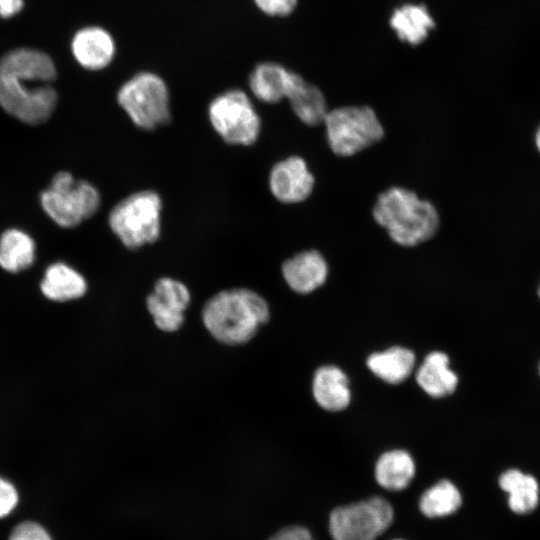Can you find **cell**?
<instances>
[{
	"mask_svg": "<svg viewBox=\"0 0 540 540\" xmlns=\"http://www.w3.org/2000/svg\"><path fill=\"white\" fill-rule=\"evenodd\" d=\"M20 496L15 485L0 476V520L14 513L19 505Z\"/></svg>",
	"mask_w": 540,
	"mask_h": 540,
	"instance_id": "cell-26",
	"label": "cell"
},
{
	"mask_svg": "<svg viewBox=\"0 0 540 540\" xmlns=\"http://www.w3.org/2000/svg\"><path fill=\"white\" fill-rule=\"evenodd\" d=\"M23 0H0V16L11 17L18 13L23 7Z\"/></svg>",
	"mask_w": 540,
	"mask_h": 540,
	"instance_id": "cell-29",
	"label": "cell"
},
{
	"mask_svg": "<svg viewBox=\"0 0 540 540\" xmlns=\"http://www.w3.org/2000/svg\"><path fill=\"white\" fill-rule=\"evenodd\" d=\"M315 176L306 160L291 155L277 161L268 174V187L273 197L284 204H295L306 200L313 191Z\"/></svg>",
	"mask_w": 540,
	"mask_h": 540,
	"instance_id": "cell-11",
	"label": "cell"
},
{
	"mask_svg": "<svg viewBox=\"0 0 540 540\" xmlns=\"http://www.w3.org/2000/svg\"><path fill=\"white\" fill-rule=\"evenodd\" d=\"M8 540H54L49 530L35 520H23L10 531Z\"/></svg>",
	"mask_w": 540,
	"mask_h": 540,
	"instance_id": "cell-25",
	"label": "cell"
},
{
	"mask_svg": "<svg viewBox=\"0 0 540 540\" xmlns=\"http://www.w3.org/2000/svg\"><path fill=\"white\" fill-rule=\"evenodd\" d=\"M416 472L412 456L405 450L383 453L375 464L376 482L389 491H400L408 487Z\"/></svg>",
	"mask_w": 540,
	"mask_h": 540,
	"instance_id": "cell-18",
	"label": "cell"
},
{
	"mask_svg": "<svg viewBox=\"0 0 540 540\" xmlns=\"http://www.w3.org/2000/svg\"><path fill=\"white\" fill-rule=\"evenodd\" d=\"M539 371H540V367H539Z\"/></svg>",
	"mask_w": 540,
	"mask_h": 540,
	"instance_id": "cell-33",
	"label": "cell"
},
{
	"mask_svg": "<svg viewBox=\"0 0 540 540\" xmlns=\"http://www.w3.org/2000/svg\"><path fill=\"white\" fill-rule=\"evenodd\" d=\"M416 381L428 395L440 398L454 392L458 377L449 367L448 356L434 351L429 353L419 366Z\"/></svg>",
	"mask_w": 540,
	"mask_h": 540,
	"instance_id": "cell-17",
	"label": "cell"
},
{
	"mask_svg": "<svg viewBox=\"0 0 540 540\" xmlns=\"http://www.w3.org/2000/svg\"><path fill=\"white\" fill-rule=\"evenodd\" d=\"M256 7L271 17H286L294 12L298 0H253Z\"/></svg>",
	"mask_w": 540,
	"mask_h": 540,
	"instance_id": "cell-27",
	"label": "cell"
},
{
	"mask_svg": "<svg viewBox=\"0 0 540 540\" xmlns=\"http://www.w3.org/2000/svg\"><path fill=\"white\" fill-rule=\"evenodd\" d=\"M394 509L381 497L335 507L329 514L328 530L332 540H376L391 526Z\"/></svg>",
	"mask_w": 540,
	"mask_h": 540,
	"instance_id": "cell-8",
	"label": "cell"
},
{
	"mask_svg": "<svg viewBox=\"0 0 540 540\" xmlns=\"http://www.w3.org/2000/svg\"><path fill=\"white\" fill-rule=\"evenodd\" d=\"M42 293L53 301H68L83 296L87 290L85 278L64 263L50 265L41 283Z\"/></svg>",
	"mask_w": 540,
	"mask_h": 540,
	"instance_id": "cell-20",
	"label": "cell"
},
{
	"mask_svg": "<svg viewBox=\"0 0 540 540\" xmlns=\"http://www.w3.org/2000/svg\"><path fill=\"white\" fill-rule=\"evenodd\" d=\"M190 301L188 287L180 280L165 276L154 283L146 297V307L160 330L174 332L182 326Z\"/></svg>",
	"mask_w": 540,
	"mask_h": 540,
	"instance_id": "cell-10",
	"label": "cell"
},
{
	"mask_svg": "<svg viewBox=\"0 0 540 540\" xmlns=\"http://www.w3.org/2000/svg\"><path fill=\"white\" fill-rule=\"evenodd\" d=\"M312 390L318 405L328 411L343 410L351 400L348 378L339 367L334 365L317 369Z\"/></svg>",
	"mask_w": 540,
	"mask_h": 540,
	"instance_id": "cell-16",
	"label": "cell"
},
{
	"mask_svg": "<svg viewBox=\"0 0 540 540\" xmlns=\"http://www.w3.org/2000/svg\"><path fill=\"white\" fill-rule=\"evenodd\" d=\"M116 98L133 125L141 130L154 131L171 120L169 88L157 73L134 74L120 86Z\"/></svg>",
	"mask_w": 540,
	"mask_h": 540,
	"instance_id": "cell-4",
	"label": "cell"
},
{
	"mask_svg": "<svg viewBox=\"0 0 540 540\" xmlns=\"http://www.w3.org/2000/svg\"><path fill=\"white\" fill-rule=\"evenodd\" d=\"M302 76L282 64L266 61L251 70L248 86L252 95L267 104L287 99Z\"/></svg>",
	"mask_w": 540,
	"mask_h": 540,
	"instance_id": "cell-13",
	"label": "cell"
},
{
	"mask_svg": "<svg viewBox=\"0 0 540 540\" xmlns=\"http://www.w3.org/2000/svg\"><path fill=\"white\" fill-rule=\"evenodd\" d=\"M394 540H402V539H394Z\"/></svg>",
	"mask_w": 540,
	"mask_h": 540,
	"instance_id": "cell-32",
	"label": "cell"
},
{
	"mask_svg": "<svg viewBox=\"0 0 540 540\" xmlns=\"http://www.w3.org/2000/svg\"><path fill=\"white\" fill-rule=\"evenodd\" d=\"M162 210L163 200L157 191H137L112 207L108 224L125 248L137 250L160 238Z\"/></svg>",
	"mask_w": 540,
	"mask_h": 540,
	"instance_id": "cell-3",
	"label": "cell"
},
{
	"mask_svg": "<svg viewBox=\"0 0 540 540\" xmlns=\"http://www.w3.org/2000/svg\"><path fill=\"white\" fill-rule=\"evenodd\" d=\"M287 100L295 116L308 126L322 124L329 110L322 90L303 77L299 79Z\"/></svg>",
	"mask_w": 540,
	"mask_h": 540,
	"instance_id": "cell-21",
	"label": "cell"
},
{
	"mask_svg": "<svg viewBox=\"0 0 540 540\" xmlns=\"http://www.w3.org/2000/svg\"><path fill=\"white\" fill-rule=\"evenodd\" d=\"M538 296H539V298H540V285H539V287H538Z\"/></svg>",
	"mask_w": 540,
	"mask_h": 540,
	"instance_id": "cell-31",
	"label": "cell"
},
{
	"mask_svg": "<svg viewBox=\"0 0 540 540\" xmlns=\"http://www.w3.org/2000/svg\"><path fill=\"white\" fill-rule=\"evenodd\" d=\"M462 505L458 488L443 479L429 487L421 495L418 503L422 515L427 518H442L456 513Z\"/></svg>",
	"mask_w": 540,
	"mask_h": 540,
	"instance_id": "cell-24",
	"label": "cell"
},
{
	"mask_svg": "<svg viewBox=\"0 0 540 540\" xmlns=\"http://www.w3.org/2000/svg\"><path fill=\"white\" fill-rule=\"evenodd\" d=\"M282 277L294 292L308 294L322 286L328 277L329 266L317 249L297 252L281 264Z\"/></svg>",
	"mask_w": 540,
	"mask_h": 540,
	"instance_id": "cell-12",
	"label": "cell"
},
{
	"mask_svg": "<svg viewBox=\"0 0 540 540\" xmlns=\"http://www.w3.org/2000/svg\"><path fill=\"white\" fill-rule=\"evenodd\" d=\"M414 365V353L399 346L373 353L367 359V366L370 371L390 384H398L404 381L413 371Z\"/></svg>",
	"mask_w": 540,
	"mask_h": 540,
	"instance_id": "cell-22",
	"label": "cell"
},
{
	"mask_svg": "<svg viewBox=\"0 0 540 540\" xmlns=\"http://www.w3.org/2000/svg\"><path fill=\"white\" fill-rule=\"evenodd\" d=\"M71 48L77 62L92 71L107 67L116 52L112 35L98 26L80 29L73 37Z\"/></svg>",
	"mask_w": 540,
	"mask_h": 540,
	"instance_id": "cell-14",
	"label": "cell"
},
{
	"mask_svg": "<svg viewBox=\"0 0 540 540\" xmlns=\"http://www.w3.org/2000/svg\"><path fill=\"white\" fill-rule=\"evenodd\" d=\"M323 124L331 151L352 156L383 139L384 126L369 105H345L328 110Z\"/></svg>",
	"mask_w": 540,
	"mask_h": 540,
	"instance_id": "cell-5",
	"label": "cell"
},
{
	"mask_svg": "<svg viewBox=\"0 0 540 540\" xmlns=\"http://www.w3.org/2000/svg\"><path fill=\"white\" fill-rule=\"evenodd\" d=\"M389 25L400 41L417 46L428 38L436 23L424 4L404 3L392 11Z\"/></svg>",
	"mask_w": 540,
	"mask_h": 540,
	"instance_id": "cell-15",
	"label": "cell"
},
{
	"mask_svg": "<svg viewBox=\"0 0 540 540\" xmlns=\"http://www.w3.org/2000/svg\"><path fill=\"white\" fill-rule=\"evenodd\" d=\"M535 145H536V148L538 150V152L540 153V126L538 127L536 133H535Z\"/></svg>",
	"mask_w": 540,
	"mask_h": 540,
	"instance_id": "cell-30",
	"label": "cell"
},
{
	"mask_svg": "<svg viewBox=\"0 0 540 540\" xmlns=\"http://www.w3.org/2000/svg\"><path fill=\"white\" fill-rule=\"evenodd\" d=\"M57 93L49 84L27 85L22 77L0 72V106L27 124H40L51 116Z\"/></svg>",
	"mask_w": 540,
	"mask_h": 540,
	"instance_id": "cell-9",
	"label": "cell"
},
{
	"mask_svg": "<svg viewBox=\"0 0 540 540\" xmlns=\"http://www.w3.org/2000/svg\"><path fill=\"white\" fill-rule=\"evenodd\" d=\"M202 322L219 342L238 345L248 342L268 322L270 308L257 292L243 287L221 290L202 308Z\"/></svg>",
	"mask_w": 540,
	"mask_h": 540,
	"instance_id": "cell-2",
	"label": "cell"
},
{
	"mask_svg": "<svg viewBox=\"0 0 540 540\" xmlns=\"http://www.w3.org/2000/svg\"><path fill=\"white\" fill-rule=\"evenodd\" d=\"M207 115L212 129L226 144L248 147L260 137L261 117L249 95L241 89L217 94L208 104Z\"/></svg>",
	"mask_w": 540,
	"mask_h": 540,
	"instance_id": "cell-6",
	"label": "cell"
},
{
	"mask_svg": "<svg viewBox=\"0 0 540 540\" xmlns=\"http://www.w3.org/2000/svg\"><path fill=\"white\" fill-rule=\"evenodd\" d=\"M98 189L85 180H75L68 172L57 173L51 186L42 192L41 205L59 226L73 228L91 218L99 209Z\"/></svg>",
	"mask_w": 540,
	"mask_h": 540,
	"instance_id": "cell-7",
	"label": "cell"
},
{
	"mask_svg": "<svg viewBox=\"0 0 540 540\" xmlns=\"http://www.w3.org/2000/svg\"><path fill=\"white\" fill-rule=\"evenodd\" d=\"M372 217L393 242L404 247H414L433 238L441 222L431 201L402 186H391L377 195Z\"/></svg>",
	"mask_w": 540,
	"mask_h": 540,
	"instance_id": "cell-1",
	"label": "cell"
},
{
	"mask_svg": "<svg viewBox=\"0 0 540 540\" xmlns=\"http://www.w3.org/2000/svg\"><path fill=\"white\" fill-rule=\"evenodd\" d=\"M268 540H316L311 531L301 525H290L278 530Z\"/></svg>",
	"mask_w": 540,
	"mask_h": 540,
	"instance_id": "cell-28",
	"label": "cell"
},
{
	"mask_svg": "<svg viewBox=\"0 0 540 540\" xmlns=\"http://www.w3.org/2000/svg\"><path fill=\"white\" fill-rule=\"evenodd\" d=\"M498 483L508 493V506L512 512L525 515L536 509L539 485L535 477L517 469H509L500 475Z\"/></svg>",
	"mask_w": 540,
	"mask_h": 540,
	"instance_id": "cell-19",
	"label": "cell"
},
{
	"mask_svg": "<svg viewBox=\"0 0 540 540\" xmlns=\"http://www.w3.org/2000/svg\"><path fill=\"white\" fill-rule=\"evenodd\" d=\"M35 258L33 239L23 231L9 229L0 237V266L12 273L27 269Z\"/></svg>",
	"mask_w": 540,
	"mask_h": 540,
	"instance_id": "cell-23",
	"label": "cell"
}]
</instances>
